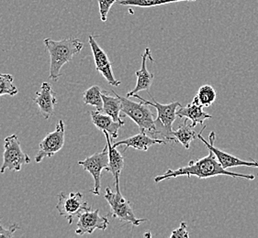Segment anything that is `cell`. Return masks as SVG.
Wrapping results in <instances>:
<instances>
[{
	"instance_id": "28",
	"label": "cell",
	"mask_w": 258,
	"mask_h": 238,
	"mask_svg": "<svg viewBox=\"0 0 258 238\" xmlns=\"http://www.w3.org/2000/svg\"><path fill=\"white\" fill-rule=\"evenodd\" d=\"M144 236H145V237H152V234H151L150 232H147V233L144 234Z\"/></svg>"
},
{
	"instance_id": "7",
	"label": "cell",
	"mask_w": 258,
	"mask_h": 238,
	"mask_svg": "<svg viewBox=\"0 0 258 238\" xmlns=\"http://www.w3.org/2000/svg\"><path fill=\"white\" fill-rule=\"evenodd\" d=\"M78 164L82 166L84 170L93 177V189L89 190V192L95 195H99L101 188V172L103 170L108 171L109 168V151L107 143L101 152L89 156L85 161H78Z\"/></svg>"
},
{
	"instance_id": "8",
	"label": "cell",
	"mask_w": 258,
	"mask_h": 238,
	"mask_svg": "<svg viewBox=\"0 0 258 238\" xmlns=\"http://www.w3.org/2000/svg\"><path fill=\"white\" fill-rule=\"evenodd\" d=\"M83 197L81 192H70L68 195L64 192L58 194L57 211L61 216L67 218L69 224H72L74 219L78 217L81 212L91 208L83 200Z\"/></svg>"
},
{
	"instance_id": "6",
	"label": "cell",
	"mask_w": 258,
	"mask_h": 238,
	"mask_svg": "<svg viewBox=\"0 0 258 238\" xmlns=\"http://www.w3.org/2000/svg\"><path fill=\"white\" fill-rule=\"evenodd\" d=\"M31 158L21 149V142L16 134L7 137L4 140L3 164L0 168V173H5L7 170L21 171V166L31 163Z\"/></svg>"
},
{
	"instance_id": "3",
	"label": "cell",
	"mask_w": 258,
	"mask_h": 238,
	"mask_svg": "<svg viewBox=\"0 0 258 238\" xmlns=\"http://www.w3.org/2000/svg\"><path fill=\"white\" fill-rule=\"evenodd\" d=\"M153 102H150L138 95L137 93L134 94V97L139 99L140 101L150 106H154L157 110V117L155 119V127H156V134L160 135L161 137L165 138L166 141H174L176 142V139L173 137V124L177 118V110L180 107L179 102H173L170 104H163L156 102L155 97L147 92Z\"/></svg>"
},
{
	"instance_id": "12",
	"label": "cell",
	"mask_w": 258,
	"mask_h": 238,
	"mask_svg": "<svg viewBox=\"0 0 258 238\" xmlns=\"http://www.w3.org/2000/svg\"><path fill=\"white\" fill-rule=\"evenodd\" d=\"M109 219L99 215V210L91 211V208L81 212L78 215V227L76 233L83 235L85 233L91 234L96 230L105 231L109 226Z\"/></svg>"
},
{
	"instance_id": "21",
	"label": "cell",
	"mask_w": 258,
	"mask_h": 238,
	"mask_svg": "<svg viewBox=\"0 0 258 238\" xmlns=\"http://www.w3.org/2000/svg\"><path fill=\"white\" fill-rule=\"evenodd\" d=\"M83 102L88 105L96 107V110L102 112L103 110V100H102V90L98 85H93L85 91L83 94Z\"/></svg>"
},
{
	"instance_id": "11",
	"label": "cell",
	"mask_w": 258,
	"mask_h": 238,
	"mask_svg": "<svg viewBox=\"0 0 258 238\" xmlns=\"http://www.w3.org/2000/svg\"><path fill=\"white\" fill-rule=\"evenodd\" d=\"M88 42H89L91 51L93 53L95 65H96L98 73H100V74L107 80V82L110 85L119 86L121 82L117 80L114 76L112 65H111V62L109 61L107 53L104 52L102 48L98 45V42H96L93 35L88 36Z\"/></svg>"
},
{
	"instance_id": "4",
	"label": "cell",
	"mask_w": 258,
	"mask_h": 238,
	"mask_svg": "<svg viewBox=\"0 0 258 238\" xmlns=\"http://www.w3.org/2000/svg\"><path fill=\"white\" fill-rule=\"evenodd\" d=\"M111 92L120 99L121 112L125 115L129 116L139 127L140 131L150 133L152 137H155L156 135L155 117L148 107V104H145L142 101H140V103H136L131 101L129 97H123L114 91Z\"/></svg>"
},
{
	"instance_id": "13",
	"label": "cell",
	"mask_w": 258,
	"mask_h": 238,
	"mask_svg": "<svg viewBox=\"0 0 258 238\" xmlns=\"http://www.w3.org/2000/svg\"><path fill=\"white\" fill-rule=\"evenodd\" d=\"M33 101L38 105L44 118L49 119L53 115L57 104L56 93L52 90L50 83L46 82L41 83V89L36 92V96L33 98Z\"/></svg>"
},
{
	"instance_id": "10",
	"label": "cell",
	"mask_w": 258,
	"mask_h": 238,
	"mask_svg": "<svg viewBox=\"0 0 258 238\" xmlns=\"http://www.w3.org/2000/svg\"><path fill=\"white\" fill-rule=\"evenodd\" d=\"M206 129V126L203 127L202 131L198 134V139L202 140V142L204 143V145L206 146L208 150H211L213 151V153L216 156V159L219 161V163L222 165L223 169L227 170L229 168H234V167H241V166H245V167H252V168H258V161H243L241 159L237 158L236 156L229 154L225 151H222L216 148L214 146V142H215V139H216V135L214 133V131H212L210 134V139L209 141H207L203 137H202V133L203 131Z\"/></svg>"
},
{
	"instance_id": "5",
	"label": "cell",
	"mask_w": 258,
	"mask_h": 238,
	"mask_svg": "<svg viewBox=\"0 0 258 238\" xmlns=\"http://www.w3.org/2000/svg\"><path fill=\"white\" fill-rule=\"evenodd\" d=\"M115 188L116 192H114L110 187H107L104 195L111 208V216L124 223H132L135 226H138L141 223L146 222L147 219L136 218L131 203L122 196L119 191V186H115Z\"/></svg>"
},
{
	"instance_id": "2",
	"label": "cell",
	"mask_w": 258,
	"mask_h": 238,
	"mask_svg": "<svg viewBox=\"0 0 258 238\" xmlns=\"http://www.w3.org/2000/svg\"><path fill=\"white\" fill-rule=\"evenodd\" d=\"M43 43L50 54L49 78L57 82L59 77L62 76L60 71L62 66L68 62H72L74 57L82 51L84 43L79 39L73 37L61 41H53L47 38Z\"/></svg>"
},
{
	"instance_id": "19",
	"label": "cell",
	"mask_w": 258,
	"mask_h": 238,
	"mask_svg": "<svg viewBox=\"0 0 258 238\" xmlns=\"http://www.w3.org/2000/svg\"><path fill=\"white\" fill-rule=\"evenodd\" d=\"M114 95L115 96H111L109 95L108 92L102 91V100H103L102 113L111 116L117 122H123V120L120 116L121 101L116 94Z\"/></svg>"
},
{
	"instance_id": "18",
	"label": "cell",
	"mask_w": 258,
	"mask_h": 238,
	"mask_svg": "<svg viewBox=\"0 0 258 238\" xmlns=\"http://www.w3.org/2000/svg\"><path fill=\"white\" fill-rule=\"evenodd\" d=\"M107 140L108 151H109V168L108 172H110L115 179V186H119V175L124 168V157L119 150L113 147L110 141V136L108 132L104 131Z\"/></svg>"
},
{
	"instance_id": "15",
	"label": "cell",
	"mask_w": 258,
	"mask_h": 238,
	"mask_svg": "<svg viewBox=\"0 0 258 238\" xmlns=\"http://www.w3.org/2000/svg\"><path fill=\"white\" fill-rule=\"evenodd\" d=\"M167 141L165 140L155 139L154 137H149L146 132H140L139 134L135 135L133 137H130L126 140H120L119 142L114 143L113 147L117 148L119 146H125L124 150H127L128 148H134L135 150H143L147 151L150 147L152 146L165 145Z\"/></svg>"
},
{
	"instance_id": "26",
	"label": "cell",
	"mask_w": 258,
	"mask_h": 238,
	"mask_svg": "<svg viewBox=\"0 0 258 238\" xmlns=\"http://www.w3.org/2000/svg\"><path fill=\"white\" fill-rule=\"evenodd\" d=\"M186 223L185 222H182L180 223V226L174 230L171 233V238H188L189 237V233L186 231Z\"/></svg>"
},
{
	"instance_id": "22",
	"label": "cell",
	"mask_w": 258,
	"mask_h": 238,
	"mask_svg": "<svg viewBox=\"0 0 258 238\" xmlns=\"http://www.w3.org/2000/svg\"><path fill=\"white\" fill-rule=\"evenodd\" d=\"M195 2L196 0H119V5L133 6L139 8H154L159 6L168 5L177 2Z\"/></svg>"
},
{
	"instance_id": "23",
	"label": "cell",
	"mask_w": 258,
	"mask_h": 238,
	"mask_svg": "<svg viewBox=\"0 0 258 238\" xmlns=\"http://www.w3.org/2000/svg\"><path fill=\"white\" fill-rule=\"evenodd\" d=\"M195 97L198 99L199 103L202 104L203 107H209L214 104L217 97V93L212 85L205 84L199 89Z\"/></svg>"
},
{
	"instance_id": "1",
	"label": "cell",
	"mask_w": 258,
	"mask_h": 238,
	"mask_svg": "<svg viewBox=\"0 0 258 238\" xmlns=\"http://www.w3.org/2000/svg\"><path fill=\"white\" fill-rule=\"evenodd\" d=\"M209 150V155L202 158L198 161H190L187 166L181 167L177 170H167L163 175L155 177V182H160L165 180H169L172 178L176 177L186 176L190 178L196 176L199 179H209L212 177L216 176H230L234 179L242 178L248 181H253L255 179L254 175L252 174H239L236 172L227 171L222 168V165L219 163L216 159V156L213 151Z\"/></svg>"
},
{
	"instance_id": "14",
	"label": "cell",
	"mask_w": 258,
	"mask_h": 238,
	"mask_svg": "<svg viewBox=\"0 0 258 238\" xmlns=\"http://www.w3.org/2000/svg\"><path fill=\"white\" fill-rule=\"evenodd\" d=\"M147 60H150L152 62H155L154 58L152 57V52H151L150 48L145 49V53L142 55L141 69L139 71L135 72V74L137 76V83H136L135 89L130 91L129 93H127L126 97H132V96H134V94H135V93L141 92V91H144V90L150 92V89L152 86L155 75L153 73H150L149 71L147 70V67H146Z\"/></svg>"
},
{
	"instance_id": "27",
	"label": "cell",
	"mask_w": 258,
	"mask_h": 238,
	"mask_svg": "<svg viewBox=\"0 0 258 238\" xmlns=\"http://www.w3.org/2000/svg\"><path fill=\"white\" fill-rule=\"evenodd\" d=\"M19 229H20V226L18 225V223H13L9 229H5L1 225V222H0V237H13V233H15L16 231Z\"/></svg>"
},
{
	"instance_id": "16",
	"label": "cell",
	"mask_w": 258,
	"mask_h": 238,
	"mask_svg": "<svg viewBox=\"0 0 258 238\" xmlns=\"http://www.w3.org/2000/svg\"><path fill=\"white\" fill-rule=\"evenodd\" d=\"M90 116L93 124L102 132L106 131L109 133L110 138L117 139L119 137V130L124 126L125 122H117L111 116L104 114L102 112L90 111Z\"/></svg>"
},
{
	"instance_id": "9",
	"label": "cell",
	"mask_w": 258,
	"mask_h": 238,
	"mask_svg": "<svg viewBox=\"0 0 258 238\" xmlns=\"http://www.w3.org/2000/svg\"><path fill=\"white\" fill-rule=\"evenodd\" d=\"M64 122L62 120H59L54 131L48 133L41 140L39 150L35 155L37 163H41L44 158H52V156L62 150L64 145Z\"/></svg>"
},
{
	"instance_id": "20",
	"label": "cell",
	"mask_w": 258,
	"mask_h": 238,
	"mask_svg": "<svg viewBox=\"0 0 258 238\" xmlns=\"http://www.w3.org/2000/svg\"><path fill=\"white\" fill-rule=\"evenodd\" d=\"M187 121L188 119H186L185 122L179 126L176 131L173 130L172 135L176 139V142H179L186 150H189L191 142L198 139V134L194 130L195 127L192 123L188 124Z\"/></svg>"
},
{
	"instance_id": "24",
	"label": "cell",
	"mask_w": 258,
	"mask_h": 238,
	"mask_svg": "<svg viewBox=\"0 0 258 238\" xmlns=\"http://www.w3.org/2000/svg\"><path fill=\"white\" fill-rule=\"evenodd\" d=\"M14 78L11 74L0 73V96L10 95L14 96L18 94L19 91L13 83Z\"/></svg>"
},
{
	"instance_id": "25",
	"label": "cell",
	"mask_w": 258,
	"mask_h": 238,
	"mask_svg": "<svg viewBox=\"0 0 258 238\" xmlns=\"http://www.w3.org/2000/svg\"><path fill=\"white\" fill-rule=\"evenodd\" d=\"M116 1L117 0H98L99 15H100L101 21L103 22L107 21L109 11Z\"/></svg>"
},
{
	"instance_id": "17",
	"label": "cell",
	"mask_w": 258,
	"mask_h": 238,
	"mask_svg": "<svg viewBox=\"0 0 258 238\" xmlns=\"http://www.w3.org/2000/svg\"><path fill=\"white\" fill-rule=\"evenodd\" d=\"M176 114H177V117L179 118L185 117L186 119H188L192 122V125L195 128L198 124H203L206 119L212 118V115L207 114L203 111V106L199 103L196 97H194L192 103L187 104L186 106L181 105L177 110Z\"/></svg>"
}]
</instances>
